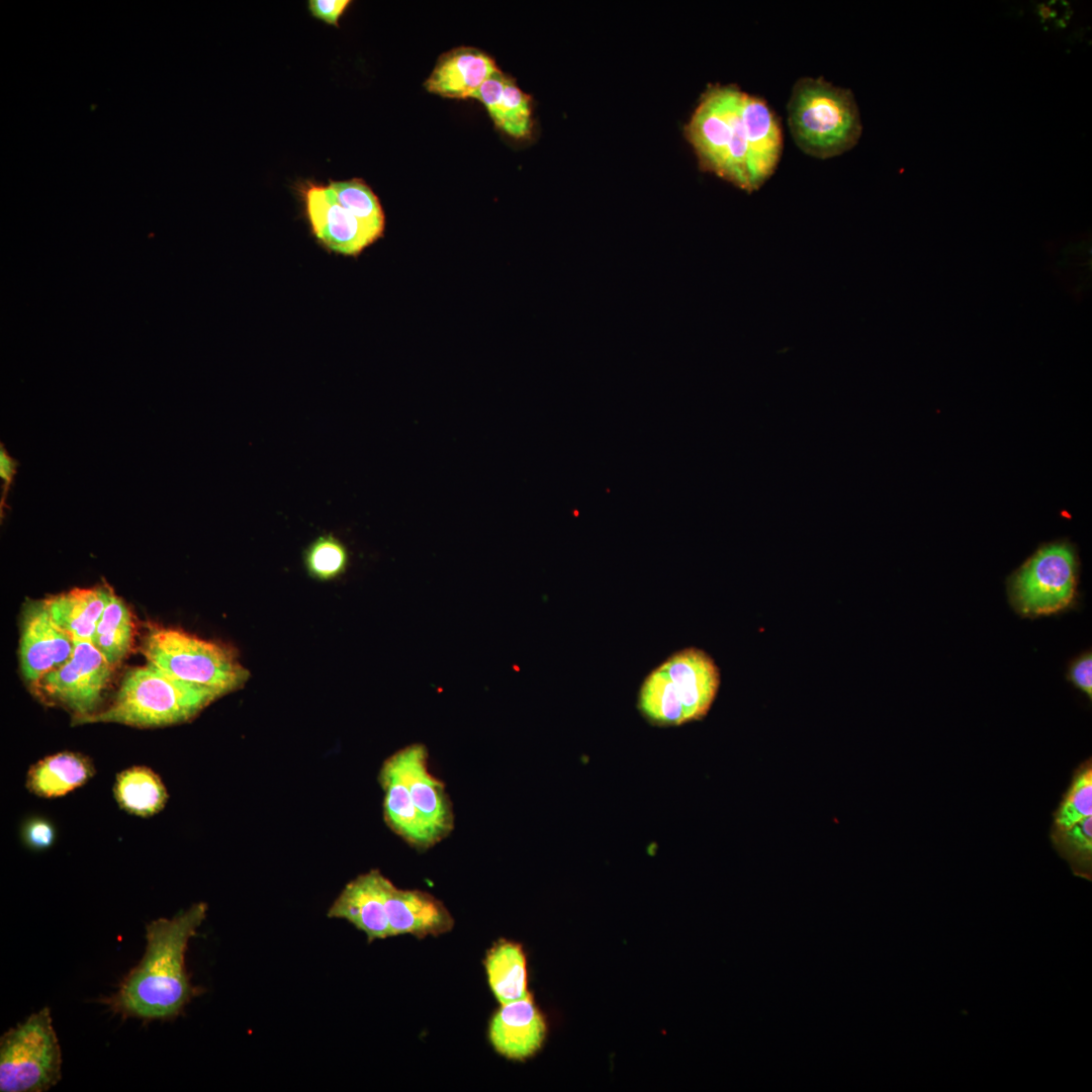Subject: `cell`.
Masks as SVG:
<instances>
[{"label": "cell", "instance_id": "1", "mask_svg": "<svg viewBox=\"0 0 1092 1092\" xmlns=\"http://www.w3.org/2000/svg\"><path fill=\"white\" fill-rule=\"evenodd\" d=\"M735 85H713L702 95L685 133L702 170L751 193L769 175L770 142L756 112Z\"/></svg>", "mask_w": 1092, "mask_h": 1092}, {"label": "cell", "instance_id": "2", "mask_svg": "<svg viewBox=\"0 0 1092 1092\" xmlns=\"http://www.w3.org/2000/svg\"><path fill=\"white\" fill-rule=\"evenodd\" d=\"M207 906L196 903L172 918L148 924L145 954L104 1002L125 1017L146 1020L179 1015L196 994L185 969L188 942L205 919Z\"/></svg>", "mask_w": 1092, "mask_h": 1092}, {"label": "cell", "instance_id": "3", "mask_svg": "<svg viewBox=\"0 0 1092 1092\" xmlns=\"http://www.w3.org/2000/svg\"><path fill=\"white\" fill-rule=\"evenodd\" d=\"M222 695L212 689L178 679L148 663L131 668L111 704L82 723H118L134 727H162L192 719Z\"/></svg>", "mask_w": 1092, "mask_h": 1092}, {"label": "cell", "instance_id": "4", "mask_svg": "<svg viewBox=\"0 0 1092 1092\" xmlns=\"http://www.w3.org/2000/svg\"><path fill=\"white\" fill-rule=\"evenodd\" d=\"M720 687V670L705 651L690 647L670 655L644 679L638 710L652 725L678 726L702 720Z\"/></svg>", "mask_w": 1092, "mask_h": 1092}, {"label": "cell", "instance_id": "5", "mask_svg": "<svg viewBox=\"0 0 1092 1092\" xmlns=\"http://www.w3.org/2000/svg\"><path fill=\"white\" fill-rule=\"evenodd\" d=\"M787 112L795 144L803 153L817 159H829L849 151L861 135L853 93L821 77H802L794 84Z\"/></svg>", "mask_w": 1092, "mask_h": 1092}, {"label": "cell", "instance_id": "6", "mask_svg": "<svg viewBox=\"0 0 1092 1092\" xmlns=\"http://www.w3.org/2000/svg\"><path fill=\"white\" fill-rule=\"evenodd\" d=\"M142 652L148 663L164 672L222 696L241 688L249 677L231 648L178 629L152 628Z\"/></svg>", "mask_w": 1092, "mask_h": 1092}, {"label": "cell", "instance_id": "7", "mask_svg": "<svg viewBox=\"0 0 1092 1092\" xmlns=\"http://www.w3.org/2000/svg\"><path fill=\"white\" fill-rule=\"evenodd\" d=\"M61 1048L48 1007L1 1036V1092L47 1091L61 1080Z\"/></svg>", "mask_w": 1092, "mask_h": 1092}, {"label": "cell", "instance_id": "8", "mask_svg": "<svg viewBox=\"0 0 1092 1092\" xmlns=\"http://www.w3.org/2000/svg\"><path fill=\"white\" fill-rule=\"evenodd\" d=\"M1077 560L1066 543L1037 550L1014 574L1010 597L1023 615H1050L1068 608L1075 597Z\"/></svg>", "mask_w": 1092, "mask_h": 1092}, {"label": "cell", "instance_id": "9", "mask_svg": "<svg viewBox=\"0 0 1092 1092\" xmlns=\"http://www.w3.org/2000/svg\"><path fill=\"white\" fill-rule=\"evenodd\" d=\"M113 665L88 641H74L71 658L36 685L40 696L61 704L78 720L96 713Z\"/></svg>", "mask_w": 1092, "mask_h": 1092}, {"label": "cell", "instance_id": "10", "mask_svg": "<svg viewBox=\"0 0 1092 1092\" xmlns=\"http://www.w3.org/2000/svg\"><path fill=\"white\" fill-rule=\"evenodd\" d=\"M298 191L310 233L326 251L357 257L383 236L341 204L327 184L306 182Z\"/></svg>", "mask_w": 1092, "mask_h": 1092}, {"label": "cell", "instance_id": "11", "mask_svg": "<svg viewBox=\"0 0 1092 1092\" xmlns=\"http://www.w3.org/2000/svg\"><path fill=\"white\" fill-rule=\"evenodd\" d=\"M74 639L53 620L43 600L29 603L21 621L19 641L20 668L32 687L49 672L67 662L74 650Z\"/></svg>", "mask_w": 1092, "mask_h": 1092}, {"label": "cell", "instance_id": "12", "mask_svg": "<svg viewBox=\"0 0 1092 1092\" xmlns=\"http://www.w3.org/2000/svg\"><path fill=\"white\" fill-rule=\"evenodd\" d=\"M404 781L412 800L439 841L453 829V811L444 785L428 769L424 745L413 744L391 756Z\"/></svg>", "mask_w": 1092, "mask_h": 1092}, {"label": "cell", "instance_id": "13", "mask_svg": "<svg viewBox=\"0 0 1092 1092\" xmlns=\"http://www.w3.org/2000/svg\"><path fill=\"white\" fill-rule=\"evenodd\" d=\"M391 882L372 870L348 883L328 911L363 931L369 942L390 936L386 897Z\"/></svg>", "mask_w": 1092, "mask_h": 1092}, {"label": "cell", "instance_id": "14", "mask_svg": "<svg viewBox=\"0 0 1092 1092\" xmlns=\"http://www.w3.org/2000/svg\"><path fill=\"white\" fill-rule=\"evenodd\" d=\"M546 1035V1023L531 995L503 1004L492 1016L488 1037L493 1049L511 1060L534 1055Z\"/></svg>", "mask_w": 1092, "mask_h": 1092}, {"label": "cell", "instance_id": "15", "mask_svg": "<svg viewBox=\"0 0 1092 1092\" xmlns=\"http://www.w3.org/2000/svg\"><path fill=\"white\" fill-rule=\"evenodd\" d=\"M386 912L390 936H437L449 932L454 925L448 909L434 896L420 890L398 889L392 883L387 892Z\"/></svg>", "mask_w": 1092, "mask_h": 1092}, {"label": "cell", "instance_id": "16", "mask_svg": "<svg viewBox=\"0 0 1092 1092\" xmlns=\"http://www.w3.org/2000/svg\"><path fill=\"white\" fill-rule=\"evenodd\" d=\"M496 70L493 60L483 52L458 48L439 59L425 86L429 92L444 97H473Z\"/></svg>", "mask_w": 1092, "mask_h": 1092}, {"label": "cell", "instance_id": "17", "mask_svg": "<svg viewBox=\"0 0 1092 1092\" xmlns=\"http://www.w3.org/2000/svg\"><path fill=\"white\" fill-rule=\"evenodd\" d=\"M113 593L105 586L75 588L43 600L53 620L74 640L91 642Z\"/></svg>", "mask_w": 1092, "mask_h": 1092}, {"label": "cell", "instance_id": "18", "mask_svg": "<svg viewBox=\"0 0 1092 1092\" xmlns=\"http://www.w3.org/2000/svg\"><path fill=\"white\" fill-rule=\"evenodd\" d=\"M380 783L385 794V819L394 832L418 848H428L438 842L416 808L408 789L391 757L381 769Z\"/></svg>", "mask_w": 1092, "mask_h": 1092}, {"label": "cell", "instance_id": "19", "mask_svg": "<svg viewBox=\"0 0 1092 1092\" xmlns=\"http://www.w3.org/2000/svg\"><path fill=\"white\" fill-rule=\"evenodd\" d=\"M93 775L94 766L87 756L62 751L31 765L26 776V787L35 796L57 798L83 786Z\"/></svg>", "mask_w": 1092, "mask_h": 1092}, {"label": "cell", "instance_id": "20", "mask_svg": "<svg viewBox=\"0 0 1092 1092\" xmlns=\"http://www.w3.org/2000/svg\"><path fill=\"white\" fill-rule=\"evenodd\" d=\"M488 985L503 1005L528 997L526 958L520 944L500 940L484 960Z\"/></svg>", "mask_w": 1092, "mask_h": 1092}, {"label": "cell", "instance_id": "21", "mask_svg": "<svg viewBox=\"0 0 1092 1092\" xmlns=\"http://www.w3.org/2000/svg\"><path fill=\"white\" fill-rule=\"evenodd\" d=\"M119 807L125 812L150 817L166 805L168 793L160 777L151 768L135 765L120 771L113 786Z\"/></svg>", "mask_w": 1092, "mask_h": 1092}, {"label": "cell", "instance_id": "22", "mask_svg": "<svg viewBox=\"0 0 1092 1092\" xmlns=\"http://www.w3.org/2000/svg\"><path fill=\"white\" fill-rule=\"evenodd\" d=\"M133 635L131 614L114 594L98 622L91 643L113 666L128 653Z\"/></svg>", "mask_w": 1092, "mask_h": 1092}, {"label": "cell", "instance_id": "23", "mask_svg": "<svg viewBox=\"0 0 1092 1092\" xmlns=\"http://www.w3.org/2000/svg\"><path fill=\"white\" fill-rule=\"evenodd\" d=\"M1092 816V762L1087 759L1075 769L1071 783L1054 812L1053 828L1071 827Z\"/></svg>", "mask_w": 1092, "mask_h": 1092}, {"label": "cell", "instance_id": "24", "mask_svg": "<svg viewBox=\"0 0 1092 1092\" xmlns=\"http://www.w3.org/2000/svg\"><path fill=\"white\" fill-rule=\"evenodd\" d=\"M1054 847L1079 876L1089 877L1092 859V816L1065 829L1052 828Z\"/></svg>", "mask_w": 1092, "mask_h": 1092}, {"label": "cell", "instance_id": "25", "mask_svg": "<svg viewBox=\"0 0 1092 1092\" xmlns=\"http://www.w3.org/2000/svg\"><path fill=\"white\" fill-rule=\"evenodd\" d=\"M329 189L335 198L358 218L384 232L385 216L378 197L361 179L330 181Z\"/></svg>", "mask_w": 1092, "mask_h": 1092}, {"label": "cell", "instance_id": "26", "mask_svg": "<svg viewBox=\"0 0 1092 1092\" xmlns=\"http://www.w3.org/2000/svg\"><path fill=\"white\" fill-rule=\"evenodd\" d=\"M495 125L517 139L527 136L532 128L530 98L508 76Z\"/></svg>", "mask_w": 1092, "mask_h": 1092}, {"label": "cell", "instance_id": "27", "mask_svg": "<svg viewBox=\"0 0 1092 1092\" xmlns=\"http://www.w3.org/2000/svg\"><path fill=\"white\" fill-rule=\"evenodd\" d=\"M348 555L344 545L333 536L315 540L305 554L309 573L318 579H332L346 569Z\"/></svg>", "mask_w": 1092, "mask_h": 1092}, {"label": "cell", "instance_id": "28", "mask_svg": "<svg viewBox=\"0 0 1092 1092\" xmlns=\"http://www.w3.org/2000/svg\"><path fill=\"white\" fill-rule=\"evenodd\" d=\"M506 79L507 76L497 69L482 83L472 97L484 104L494 124L497 123L499 117Z\"/></svg>", "mask_w": 1092, "mask_h": 1092}, {"label": "cell", "instance_id": "29", "mask_svg": "<svg viewBox=\"0 0 1092 1092\" xmlns=\"http://www.w3.org/2000/svg\"><path fill=\"white\" fill-rule=\"evenodd\" d=\"M23 836L30 847L44 849L54 842L55 829L48 820L33 818L24 826Z\"/></svg>", "mask_w": 1092, "mask_h": 1092}, {"label": "cell", "instance_id": "30", "mask_svg": "<svg viewBox=\"0 0 1092 1092\" xmlns=\"http://www.w3.org/2000/svg\"><path fill=\"white\" fill-rule=\"evenodd\" d=\"M349 4L348 0H310L308 9L313 17L338 26V20Z\"/></svg>", "mask_w": 1092, "mask_h": 1092}, {"label": "cell", "instance_id": "31", "mask_svg": "<svg viewBox=\"0 0 1092 1092\" xmlns=\"http://www.w3.org/2000/svg\"><path fill=\"white\" fill-rule=\"evenodd\" d=\"M1092 656L1088 652L1078 658L1072 665L1069 671L1070 680L1083 693H1085L1089 699L1092 697Z\"/></svg>", "mask_w": 1092, "mask_h": 1092}, {"label": "cell", "instance_id": "32", "mask_svg": "<svg viewBox=\"0 0 1092 1092\" xmlns=\"http://www.w3.org/2000/svg\"><path fill=\"white\" fill-rule=\"evenodd\" d=\"M18 461L8 455L3 443L0 445V477L3 480L1 495V511L5 506L9 488L17 471Z\"/></svg>", "mask_w": 1092, "mask_h": 1092}]
</instances>
